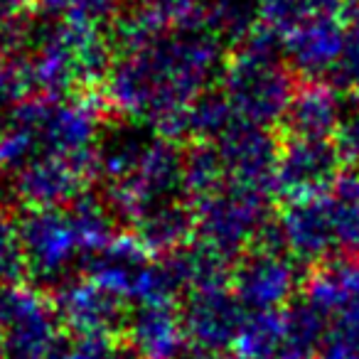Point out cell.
Instances as JSON below:
<instances>
[{"label":"cell","mask_w":359,"mask_h":359,"mask_svg":"<svg viewBox=\"0 0 359 359\" xmlns=\"http://www.w3.org/2000/svg\"><path fill=\"white\" fill-rule=\"evenodd\" d=\"M347 106L342 104V91L323 81H305L293 94L283 128L288 138L332 140Z\"/></svg>","instance_id":"obj_16"},{"label":"cell","mask_w":359,"mask_h":359,"mask_svg":"<svg viewBox=\"0 0 359 359\" xmlns=\"http://www.w3.org/2000/svg\"><path fill=\"white\" fill-rule=\"evenodd\" d=\"M182 308L175 300L135 305L126 325V344L135 359H182L187 347Z\"/></svg>","instance_id":"obj_15"},{"label":"cell","mask_w":359,"mask_h":359,"mask_svg":"<svg viewBox=\"0 0 359 359\" xmlns=\"http://www.w3.org/2000/svg\"><path fill=\"white\" fill-rule=\"evenodd\" d=\"M313 15H320L313 0H259V27L278 40Z\"/></svg>","instance_id":"obj_19"},{"label":"cell","mask_w":359,"mask_h":359,"mask_svg":"<svg viewBox=\"0 0 359 359\" xmlns=\"http://www.w3.org/2000/svg\"><path fill=\"white\" fill-rule=\"evenodd\" d=\"M298 280L295 261L273 246H254L231 271V290L246 310L288 308Z\"/></svg>","instance_id":"obj_9"},{"label":"cell","mask_w":359,"mask_h":359,"mask_svg":"<svg viewBox=\"0 0 359 359\" xmlns=\"http://www.w3.org/2000/svg\"><path fill=\"white\" fill-rule=\"evenodd\" d=\"M269 197L246 187L224 185L222 190L190 202L195 210V239L205 249L231 261L249 244L264 239L269 219Z\"/></svg>","instance_id":"obj_5"},{"label":"cell","mask_w":359,"mask_h":359,"mask_svg":"<svg viewBox=\"0 0 359 359\" xmlns=\"http://www.w3.org/2000/svg\"><path fill=\"white\" fill-rule=\"evenodd\" d=\"M182 359H244V357L236 352H202V349H195V352H190Z\"/></svg>","instance_id":"obj_28"},{"label":"cell","mask_w":359,"mask_h":359,"mask_svg":"<svg viewBox=\"0 0 359 359\" xmlns=\"http://www.w3.org/2000/svg\"><path fill=\"white\" fill-rule=\"evenodd\" d=\"M27 271L25 251H22L20 229L11 219L0 215V288L20 283Z\"/></svg>","instance_id":"obj_22"},{"label":"cell","mask_w":359,"mask_h":359,"mask_svg":"<svg viewBox=\"0 0 359 359\" xmlns=\"http://www.w3.org/2000/svg\"><path fill=\"white\" fill-rule=\"evenodd\" d=\"M222 37L210 25L170 30L118 55L109 72L116 109L148 121L163 135L187 130L192 106L222 67Z\"/></svg>","instance_id":"obj_1"},{"label":"cell","mask_w":359,"mask_h":359,"mask_svg":"<svg viewBox=\"0 0 359 359\" xmlns=\"http://www.w3.org/2000/svg\"><path fill=\"white\" fill-rule=\"evenodd\" d=\"M334 89L342 94H349L352 99H359V15L347 25L344 37V50L339 57L337 69L332 72Z\"/></svg>","instance_id":"obj_23"},{"label":"cell","mask_w":359,"mask_h":359,"mask_svg":"<svg viewBox=\"0 0 359 359\" xmlns=\"http://www.w3.org/2000/svg\"><path fill=\"white\" fill-rule=\"evenodd\" d=\"M62 337L57 305L40 288L25 283L0 288V359H50Z\"/></svg>","instance_id":"obj_6"},{"label":"cell","mask_w":359,"mask_h":359,"mask_svg":"<svg viewBox=\"0 0 359 359\" xmlns=\"http://www.w3.org/2000/svg\"><path fill=\"white\" fill-rule=\"evenodd\" d=\"M94 170H99V153L81 158L47 155L18 170L15 192L30 210H62L84 197Z\"/></svg>","instance_id":"obj_8"},{"label":"cell","mask_w":359,"mask_h":359,"mask_svg":"<svg viewBox=\"0 0 359 359\" xmlns=\"http://www.w3.org/2000/svg\"><path fill=\"white\" fill-rule=\"evenodd\" d=\"M50 359H135L133 352L118 347L114 337H101V334H72L62 337L55 347Z\"/></svg>","instance_id":"obj_21"},{"label":"cell","mask_w":359,"mask_h":359,"mask_svg":"<svg viewBox=\"0 0 359 359\" xmlns=\"http://www.w3.org/2000/svg\"><path fill=\"white\" fill-rule=\"evenodd\" d=\"M332 140L288 138L280 143L278 165H276V192L288 202L310 200L330 192L344 172Z\"/></svg>","instance_id":"obj_7"},{"label":"cell","mask_w":359,"mask_h":359,"mask_svg":"<svg viewBox=\"0 0 359 359\" xmlns=\"http://www.w3.org/2000/svg\"><path fill=\"white\" fill-rule=\"evenodd\" d=\"M180 308H182L187 339L192 347L202 352L234 349L241 325L249 315L231 285L192 290L187 293V303H182Z\"/></svg>","instance_id":"obj_10"},{"label":"cell","mask_w":359,"mask_h":359,"mask_svg":"<svg viewBox=\"0 0 359 359\" xmlns=\"http://www.w3.org/2000/svg\"><path fill=\"white\" fill-rule=\"evenodd\" d=\"M349 3H354V8H357V15H359V0H349Z\"/></svg>","instance_id":"obj_29"},{"label":"cell","mask_w":359,"mask_h":359,"mask_svg":"<svg viewBox=\"0 0 359 359\" xmlns=\"http://www.w3.org/2000/svg\"><path fill=\"white\" fill-rule=\"evenodd\" d=\"M327 200L337 249L347 256H359V170H344L337 177Z\"/></svg>","instance_id":"obj_17"},{"label":"cell","mask_w":359,"mask_h":359,"mask_svg":"<svg viewBox=\"0 0 359 359\" xmlns=\"http://www.w3.org/2000/svg\"><path fill=\"white\" fill-rule=\"evenodd\" d=\"M234 352L244 359H280L283 352V310H249Z\"/></svg>","instance_id":"obj_18"},{"label":"cell","mask_w":359,"mask_h":359,"mask_svg":"<svg viewBox=\"0 0 359 359\" xmlns=\"http://www.w3.org/2000/svg\"><path fill=\"white\" fill-rule=\"evenodd\" d=\"M114 212L99 197H79L62 210H30L18 224L27 273L65 285L72 266L84 264L116 239Z\"/></svg>","instance_id":"obj_2"},{"label":"cell","mask_w":359,"mask_h":359,"mask_svg":"<svg viewBox=\"0 0 359 359\" xmlns=\"http://www.w3.org/2000/svg\"><path fill=\"white\" fill-rule=\"evenodd\" d=\"M303 300L325 320L327 334H359V261L320 264L305 280Z\"/></svg>","instance_id":"obj_11"},{"label":"cell","mask_w":359,"mask_h":359,"mask_svg":"<svg viewBox=\"0 0 359 359\" xmlns=\"http://www.w3.org/2000/svg\"><path fill=\"white\" fill-rule=\"evenodd\" d=\"M57 313L72 334L114 337L128 325V303L106 290L89 276L69 278L57 288Z\"/></svg>","instance_id":"obj_12"},{"label":"cell","mask_w":359,"mask_h":359,"mask_svg":"<svg viewBox=\"0 0 359 359\" xmlns=\"http://www.w3.org/2000/svg\"><path fill=\"white\" fill-rule=\"evenodd\" d=\"M42 6L52 13H60L62 18H81L104 25L109 18L114 0H40Z\"/></svg>","instance_id":"obj_25"},{"label":"cell","mask_w":359,"mask_h":359,"mask_svg":"<svg viewBox=\"0 0 359 359\" xmlns=\"http://www.w3.org/2000/svg\"><path fill=\"white\" fill-rule=\"evenodd\" d=\"M320 15H339L349 0H313Z\"/></svg>","instance_id":"obj_27"},{"label":"cell","mask_w":359,"mask_h":359,"mask_svg":"<svg viewBox=\"0 0 359 359\" xmlns=\"http://www.w3.org/2000/svg\"><path fill=\"white\" fill-rule=\"evenodd\" d=\"M276 229L283 251L300 264L320 266L339 251L325 195L285 202Z\"/></svg>","instance_id":"obj_13"},{"label":"cell","mask_w":359,"mask_h":359,"mask_svg":"<svg viewBox=\"0 0 359 359\" xmlns=\"http://www.w3.org/2000/svg\"><path fill=\"white\" fill-rule=\"evenodd\" d=\"M109 40L99 22L62 18L42 32L35 52L27 57L32 86H40L47 96H62L109 76Z\"/></svg>","instance_id":"obj_4"},{"label":"cell","mask_w":359,"mask_h":359,"mask_svg":"<svg viewBox=\"0 0 359 359\" xmlns=\"http://www.w3.org/2000/svg\"><path fill=\"white\" fill-rule=\"evenodd\" d=\"M35 0H0V25L15 22Z\"/></svg>","instance_id":"obj_26"},{"label":"cell","mask_w":359,"mask_h":359,"mask_svg":"<svg viewBox=\"0 0 359 359\" xmlns=\"http://www.w3.org/2000/svg\"><path fill=\"white\" fill-rule=\"evenodd\" d=\"M344 37L347 25L339 15H313L280 40L283 60L290 72H298L308 81H320L337 69Z\"/></svg>","instance_id":"obj_14"},{"label":"cell","mask_w":359,"mask_h":359,"mask_svg":"<svg viewBox=\"0 0 359 359\" xmlns=\"http://www.w3.org/2000/svg\"><path fill=\"white\" fill-rule=\"evenodd\" d=\"M354 101L357 104L344 109L342 121L332 135V143L347 170H359V99Z\"/></svg>","instance_id":"obj_24"},{"label":"cell","mask_w":359,"mask_h":359,"mask_svg":"<svg viewBox=\"0 0 359 359\" xmlns=\"http://www.w3.org/2000/svg\"><path fill=\"white\" fill-rule=\"evenodd\" d=\"M30 89L32 76L30 67H27V57L20 60L15 55L11 35L6 30H0V109L22 99Z\"/></svg>","instance_id":"obj_20"},{"label":"cell","mask_w":359,"mask_h":359,"mask_svg":"<svg viewBox=\"0 0 359 359\" xmlns=\"http://www.w3.org/2000/svg\"><path fill=\"white\" fill-rule=\"evenodd\" d=\"M280 57L283 47L278 37L256 27L239 55L224 67L219 91L239 121L266 130L283 123L295 86L290 67Z\"/></svg>","instance_id":"obj_3"}]
</instances>
